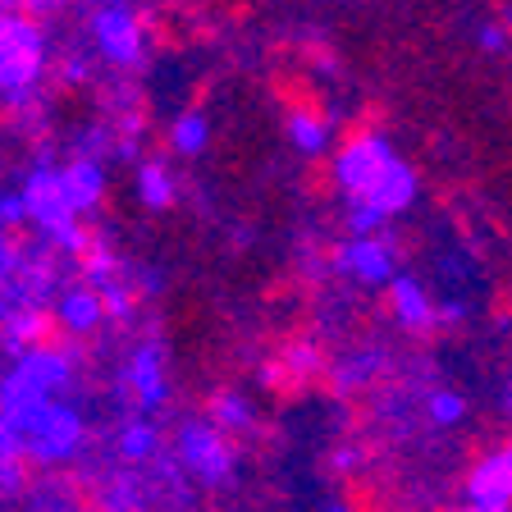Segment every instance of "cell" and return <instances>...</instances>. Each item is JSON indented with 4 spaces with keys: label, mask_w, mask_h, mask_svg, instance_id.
I'll return each instance as SVG.
<instances>
[{
    "label": "cell",
    "mask_w": 512,
    "mask_h": 512,
    "mask_svg": "<svg viewBox=\"0 0 512 512\" xmlns=\"http://www.w3.org/2000/svg\"><path fill=\"white\" fill-rule=\"evenodd\" d=\"M10 430L19 435L23 458H37V462H64L69 453L78 448L83 439V421L78 412H69L64 403H37V407H23V412L5 416Z\"/></svg>",
    "instance_id": "obj_1"
},
{
    "label": "cell",
    "mask_w": 512,
    "mask_h": 512,
    "mask_svg": "<svg viewBox=\"0 0 512 512\" xmlns=\"http://www.w3.org/2000/svg\"><path fill=\"white\" fill-rule=\"evenodd\" d=\"M42 74V32L28 19L0 14V92L23 96Z\"/></svg>",
    "instance_id": "obj_2"
},
{
    "label": "cell",
    "mask_w": 512,
    "mask_h": 512,
    "mask_svg": "<svg viewBox=\"0 0 512 512\" xmlns=\"http://www.w3.org/2000/svg\"><path fill=\"white\" fill-rule=\"evenodd\" d=\"M394 160H398V151L389 147L380 133H366V138L348 142V147L339 151V160H334V179H339V188L357 202V197H366V192L380 183V174L389 170Z\"/></svg>",
    "instance_id": "obj_3"
},
{
    "label": "cell",
    "mask_w": 512,
    "mask_h": 512,
    "mask_svg": "<svg viewBox=\"0 0 512 512\" xmlns=\"http://www.w3.org/2000/svg\"><path fill=\"white\" fill-rule=\"evenodd\" d=\"M179 458L202 485H224L234 471V453L224 444L220 426H202V421H188L179 430Z\"/></svg>",
    "instance_id": "obj_4"
},
{
    "label": "cell",
    "mask_w": 512,
    "mask_h": 512,
    "mask_svg": "<svg viewBox=\"0 0 512 512\" xmlns=\"http://www.w3.org/2000/svg\"><path fill=\"white\" fill-rule=\"evenodd\" d=\"M467 503L485 512H508L512 508V448H494L471 467L467 476Z\"/></svg>",
    "instance_id": "obj_5"
},
{
    "label": "cell",
    "mask_w": 512,
    "mask_h": 512,
    "mask_svg": "<svg viewBox=\"0 0 512 512\" xmlns=\"http://www.w3.org/2000/svg\"><path fill=\"white\" fill-rule=\"evenodd\" d=\"M96 46L115 64H138L142 60V23L133 19L124 5H110V10L96 14Z\"/></svg>",
    "instance_id": "obj_6"
},
{
    "label": "cell",
    "mask_w": 512,
    "mask_h": 512,
    "mask_svg": "<svg viewBox=\"0 0 512 512\" xmlns=\"http://www.w3.org/2000/svg\"><path fill=\"white\" fill-rule=\"evenodd\" d=\"M339 270L357 275L362 284H394V252L380 238H352L339 247Z\"/></svg>",
    "instance_id": "obj_7"
},
{
    "label": "cell",
    "mask_w": 512,
    "mask_h": 512,
    "mask_svg": "<svg viewBox=\"0 0 512 512\" xmlns=\"http://www.w3.org/2000/svg\"><path fill=\"white\" fill-rule=\"evenodd\" d=\"M412 197H416V170L407 165V160H394V165L380 174V183H375L366 197H357V202L375 206L380 215H398V211L412 206Z\"/></svg>",
    "instance_id": "obj_8"
},
{
    "label": "cell",
    "mask_w": 512,
    "mask_h": 512,
    "mask_svg": "<svg viewBox=\"0 0 512 512\" xmlns=\"http://www.w3.org/2000/svg\"><path fill=\"white\" fill-rule=\"evenodd\" d=\"M389 302H394V316L403 320L407 330H430L439 320V307L426 298V288L416 284V279H394L389 284Z\"/></svg>",
    "instance_id": "obj_9"
},
{
    "label": "cell",
    "mask_w": 512,
    "mask_h": 512,
    "mask_svg": "<svg viewBox=\"0 0 512 512\" xmlns=\"http://www.w3.org/2000/svg\"><path fill=\"white\" fill-rule=\"evenodd\" d=\"M64 179V197H69V206L78 211H92L96 202H101V188H106V174H101V165L96 160H74L69 170H60Z\"/></svg>",
    "instance_id": "obj_10"
},
{
    "label": "cell",
    "mask_w": 512,
    "mask_h": 512,
    "mask_svg": "<svg viewBox=\"0 0 512 512\" xmlns=\"http://www.w3.org/2000/svg\"><path fill=\"white\" fill-rule=\"evenodd\" d=\"M128 384H133V394H138L142 407H160V403H165V375H160V352L156 348H138V352H133Z\"/></svg>",
    "instance_id": "obj_11"
},
{
    "label": "cell",
    "mask_w": 512,
    "mask_h": 512,
    "mask_svg": "<svg viewBox=\"0 0 512 512\" xmlns=\"http://www.w3.org/2000/svg\"><path fill=\"white\" fill-rule=\"evenodd\" d=\"M55 311H60V320H64V325H69L74 334H87V330H96V325H101L106 298H101L96 288H69Z\"/></svg>",
    "instance_id": "obj_12"
},
{
    "label": "cell",
    "mask_w": 512,
    "mask_h": 512,
    "mask_svg": "<svg viewBox=\"0 0 512 512\" xmlns=\"http://www.w3.org/2000/svg\"><path fill=\"white\" fill-rule=\"evenodd\" d=\"M288 142L298 151H307V156H316V151H325V142H330V119L316 115V110H288Z\"/></svg>",
    "instance_id": "obj_13"
},
{
    "label": "cell",
    "mask_w": 512,
    "mask_h": 512,
    "mask_svg": "<svg viewBox=\"0 0 512 512\" xmlns=\"http://www.w3.org/2000/svg\"><path fill=\"white\" fill-rule=\"evenodd\" d=\"M320 371V352L311 348V343H293V348H284L275 357V366H270V380L275 384H298V380H307V375H316Z\"/></svg>",
    "instance_id": "obj_14"
},
{
    "label": "cell",
    "mask_w": 512,
    "mask_h": 512,
    "mask_svg": "<svg viewBox=\"0 0 512 512\" xmlns=\"http://www.w3.org/2000/svg\"><path fill=\"white\" fill-rule=\"evenodd\" d=\"M14 371H23L32 384H42L46 394H55L60 384H69V362H64L60 352H28V357H19Z\"/></svg>",
    "instance_id": "obj_15"
},
{
    "label": "cell",
    "mask_w": 512,
    "mask_h": 512,
    "mask_svg": "<svg viewBox=\"0 0 512 512\" xmlns=\"http://www.w3.org/2000/svg\"><path fill=\"white\" fill-rule=\"evenodd\" d=\"M42 334H46V316L32 307L14 311V316L5 320V343H10V352H19V357H28L32 343L42 339Z\"/></svg>",
    "instance_id": "obj_16"
},
{
    "label": "cell",
    "mask_w": 512,
    "mask_h": 512,
    "mask_svg": "<svg viewBox=\"0 0 512 512\" xmlns=\"http://www.w3.org/2000/svg\"><path fill=\"white\" fill-rule=\"evenodd\" d=\"M138 197H142V206H151V211H165V206L174 202V179L165 174V165H142L138 170Z\"/></svg>",
    "instance_id": "obj_17"
},
{
    "label": "cell",
    "mask_w": 512,
    "mask_h": 512,
    "mask_svg": "<svg viewBox=\"0 0 512 512\" xmlns=\"http://www.w3.org/2000/svg\"><path fill=\"white\" fill-rule=\"evenodd\" d=\"M206 138H211V119L197 115V110H192V115H179L170 128L174 151H183V156H197V151L206 147Z\"/></svg>",
    "instance_id": "obj_18"
},
{
    "label": "cell",
    "mask_w": 512,
    "mask_h": 512,
    "mask_svg": "<svg viewBox=\"0 0 512 512\" xmlns=\"http://www.w3.org/2000/svg\"><path fill=\"white\" fill-rule=\"evenodd\" d=\"M119 458H124V462L156 458V430H151L147 421H128V426L119 430Z\"/></svg>",
    "instance_id": "obj_19"
},
{
    "label": "cell",
    "mask_w": 512,
    "mask_h": 512,
    "mask_svg": "<svg viewBox=\"0 0 512 512\" xmlns=\"http://www.w3.org/2000/svg\"><path fill=\"white\" fill-rule=\"evenodd\" d=\"M211 416L220 430H247L252 426V403L238 394H215L211 398Z\"/></svg>",
    "instance_id": "obj_20"
},
{
    "label": "cell",
    "mask_w": 512,
    "mask_h": 512,
    "mask_svg": "<svg viewBox=\"0 0 512 512\" xmlns=\"http://www.w3.org/2000/svg\"><path fill=\"white\" fill-rule=\"evenodd\" d=\"M426 412H430V421H435V426H458L462 416H467V403H462L453 389H439V394H430Z\"/></svg>",
    "instance_id": "obj_21"
},
{
    "label": "cell",
    "mask_w": 512,
    "mask_h": 512,
    "mask_svg": "<svg viewBox=\"0 0 512 512\" xmlns=\"http://www.w3.org/2000/svg\"><path fill=\"white\" fill-rule=\"evenodd\" d=\"M83 275H87V284L92 288H110L115 284V256H110L106 247H92L87 261H83Z\"/></svg>",
    "instance_id": "obj_22"
},
{
    "label": "cell",
    "mask_w": 512,
    "mask_h": 512,
    "mask_svg": "<svg viewBox=\"0 0 512 512\" xmlns=\"http://www.w3.org/2000/svg\"><path fill=\"white\" fill-rule=\"evenodd\" d=\"M375 352H366V357H348V366H339V389H357V384H366L375 375Z\"/></svg>",
    "instance_id": "obj_23"
},
{
    "label": "cell",
    "mask_w": 512,
    "mask_h": 512,
    "mask_svg": "<svg viewBox=\"0 0 512 512\" xmlns=\"http://www.w3.org/2000/svg\"><path fill=\"white\" fill-rule=\"evenodd\" d=\"M384 220H389V215H380L375 206H366V202H352V211H348V224L357 229V238H371Z\"/></svg>",
    "instance_id": "obj_24"
},
{
    "label": "cell",
    "mask_w": 512,
    "mask_h": 512,
    "mask_svg": "<svg viewBox=\"0 0 512 512\" xmlns=\"http://www.w3.org/2000/svg\"><path fill=\"white\" fill-rule=\"evenodd\" d=\"M138 508V485L133 480H115L106 490V512H133Z\"/></svg>",
    "instance_id": "obj_25"
},
{
    "label": "cell",
    "mask_w": 512,
    "mask_h": 512,
    "mask_svg": "<svg viewBox=\"0 0 512 512\" xmlns=\"http://www.w3.org/2000/svg\"><path fill=\"white\" fill-rule=\"evenodd\" d=\"M101 298H106V311H110V316H128V311H133V298H128L124 284H110Z\"/></svg>",
    "instance_id": "obj_26"
},
{
    "label": "cell",
    "mask_w": 512,
    "mask_h": 512,
    "mask_svg": "<svg viewBox=\"0 0 512 512\" xmlns=\"http://www.w3.org/2000/svg\"><path fill=\"white\" fill-rule=\"evenodd\" d=\"M19 266H23V256L14 252L10 243H0V288H5V284H14V275H19Z\"/></svg>",
    "instance_id": "obj_27"
},
{
    "label": "cell",
    "mask_w": 512,
    "mask_h": 512,
    "mask_svg": "<svg viewBox=\"0 0 512 512\" xmlns=\"http://www.w3.org/2000/svg\"><path fill=\"white\" fill-rule=\"evenodd\" d=\"M0 220L5 224L28 220V202H23V197H0Z\"/></svg>",
    "instance_id": "obj_28"
},
{
    "label": "cell",
    "mask_w": 512,
    "mask_h": 512,
    "mask_svg": "<svg viewBox=\"0 0 512 512\" xmlns=\"http://www.w3.org/2000/svg\"><path fill=\"white\" fill-rule=\"evenodd\" d=\"M476 42H480V51H503V46H508V42H503V28H494V23H485V28H480V37H476Z\"/></svg>",
    "instance_id": "obj_29"
},
{
    "label": "cell",
    "mask_w": 512,
    "mask_h": 512,
    "mask_svg": "<svg viewBox=\"0 0 512 512\" xmlns=\"http://www.w3.org/2000/svg\"><path fill=\"white\" fill-rule=\"evenodd\" d=\"M334 467H339V471L357 467V448H339V453H334Z\"/></svg>",
    "instance_id": "obj_30"
},
{
    "label": "cell",
    "mask_w": 512,
    "mask_h": 512,
    "mask_svg": "<svg viewBox=\"0 0 512 512\" xmlns=\"http://www.w3.org/2000/svg\"><path fill=\"white\" fill-rule=\"evenodd\" d=\"M32 10H55V5H60V0H28Z\"/></svg>",
    "instance_id": "obj_31"
},
{
    "label": "cell",
    "mask_w": 512,
    "mask_h": 512,
    "mask_svg": "<svg viewBox=\"0 0 512 512\" xmlns=\"http://www.w3.org/2000/svg\"><path fill=\"white\" fill-rule=\"evenodd\" d=\"M325 512H352V508H348V503H330V508H325Z\"/></svg>",
    "instance_id": "obj_32"
},
{
    "label": "cell",
    "mask_w": 512,
    "mask_h": 512,
    "mask_svg": "<svg viewBox=\"0 0 512 512\" xmlns=\"http://www.w3.org/2000/svg\"><path fill=\"white\" fill-rule=\"evenodd\" d=\"M453 512H485V508H476V503H467V508H453Z\"/></svg>",
    "instance_id": "obj_33"
},
{
    "label": "cell",
    "mask_w": 512,
    "mask_h": 512,
    "mask_svg": "<svg viewBox=\"0 0 512 512\" xmlns=\"http://www.w3.org/2000/svg\"><path fill=\"white\" fill-rule=\"evenodd\" d=\"M508 403H512V380H508Z\"/></svg>",
    "instance_id": "obj_34"
},
{
    "label": "cell",
    "mask_w": 512,
    "mask_h": 512,
    "mask_svg": "<svg viewBox=\"0 0 512 512\" xmlns=\"http://www.w3.org/2000/svg\"><path fill=\"white\" fill-rule=\"evenodd\" d=\"M0 224H5V220H0Z\"/></svg>",
    "instance_id": "obj_35"
}]
</instances>
